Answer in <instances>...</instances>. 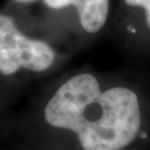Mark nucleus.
I'll list each match as a JSON object with an SVG mask.
<instances>
[{
  "instance_id": "obj_1",
  "label": "nucleus",
  "mask_w": 150,
  "mask_h": 150,
  "mask_svg": "<svg viewBox=\"0 0 150 150\" xmlns=\"http://www.w3.org/2000/svg\"><path fill=\"white\" fill-rule=\"evenodd\" d=\"M56 128L75 132L83 150H119L137 136L141 123L138 97L115 87L102 92L89 74L66 81L49 100L43 112Z\"/></svg>"
},
{
  "instance_id": "obj_2",
  "label": "nucleus",
  "mask_w": 150,
  "mask_h": 150,
  "mask_svg": "<svg viewBox=\"0 0 150 150\" xmlns=\"http://www.w3.org/2000/svg\"><path fill=\"white\" fill-rule=\"evenodd\" d=\"M54 51L45 41L29 38L10 16L0 13V74L10 76L20 69L40 72L54 64Z\"/></svg>"
},
{
  "instance_id": "obj_3",
  "label": "nucleus",
  "mask_w": 150,
  "mask_h": 150,
  "mask_svg": "<svg viewBox=\"0 0 150 150\" xmlns=\"http://www.w3.org/2000/svg\"><path fill=\"white\" fill-rule=\"evenodd\" d=\"M79 20L87 32L99 31L106 23L109 10V0H80L75 6Z\"/></svg>"
},
{
  "instance_id": "obj_4",
  "label": "nucleus",
  "mask_w": 150,
  "mask_h": 150,
  "mask_svg": "<svg viewBox=\"0 0 150 150\" xmlns=\"http://www.w3.org/2000/svg\"><path fill=\"white\" fill-rule=\"evenodd\" d=\"M45 4L52 9H62L68 6L75 7L80 0H43Z\"/></svg>"
},
{
  "instance_id": "obj_5",
  "label": "nucleus",
  "mask_w": 150,
  "mask_h": 150,
  "mask_svg": "<svg viewBox=\"0 0 150 150\" xmlns=\"http://www.w3.org/2000/svg\"><path fill=\"white\" fill-rule=\"evenodd\" d=\"M128 6L132 7H142L146 10V19L147 25L150 27V0H125Z\"/></svg>"
},
{
  "instance_id": "obj_6",
  "label": "nucleus",
  "mask_w": 150,
  "mask_h": 150,
  "mask_svg": "<svg viewBox=\"0 0 150 150\" xmlns=\"http://www.w3.org/2000/svg\"><path fill=\"white\" fill-rule=\"evenodd\" d=\"M16 2H19V4H29V2H32V1H36V0H15Z\"/></svg>"
},
{
  "instance_id": "obj_7",
  "label": "nucleus",
  "mask_w": 150,
  "mask_h": 150,
  "mask_svg": "<svg viewBox=\"0 0 150 150\" xmlns=\"http://www.w3.org/2000/svg\"><path fill=\"white\" fill-rule=\"evenodd\" d=\"M146 136H147V134H146L145 132H142V134H141V137H142V138H146Z\"/></svg>"
}]
</instances>
